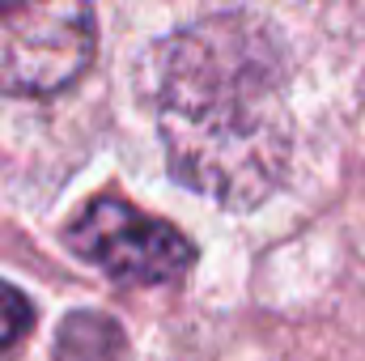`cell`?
<instances>
[{
	"label": "cell",
	"mask_w": 365,
	"mask_h": 361,
	"mask_svg": "<svg viewBox=\"0 0 365 361\" xmlns=\"http://www.w3.org/2000/svg\"><path fill=\"white\" fill-rule=\"evenodd\" d=\"M153 111L170 175L225 208L264 204L289 171V73L272 30L251 17L170 34L153 56Z\"/></svg>",
	"instance_id": "cell-1"
},
{
	"label": "cell",
	"mask_w": 365,
	"mask_h": 361,
	"mask_svg": "<svg viewBox=\"0 0 365 361\" xmlns=\"http://www.w3.org/2000/svg\"><path fill=\"white\" fill-rule=\"evenodd\" d=\"M90 0H0V93L47 98L68 90L93 60Z\"/></svg>",
	"instance_id": "cell-2"
},
{
	"label": "cell",
	"mask_w": 365,
	"mask_h": 361,
	"mask_svg": "<svg viewBox=\"0 0 365 361\" xmlns=\"http://www.w3.org/2000/svg\"><path fill=\"white\" fill-rule=\"evenodd\" d=\"M73 255L123 285H170L191 268L195 247L170 221H158L115 195H102L64 230Z\"/></svg>",
	"instance_id": "cell-3"
},
{
	"label": "cell",
	"mask_w": 365,
	"mask_h": 361,
	"mask_svg": "<svg viewBox=\"0 0 365 361\" xmlns=\"http://www.w3.org/2000/svg\"><path fill=\"white\" fill-rule=\"evenodd\" d=\"M30 323H34V306H30V298H26L21 289H13V285L0 280V349L17 345V340L30 332Z\"/></svg>",
	"instance_id": "cell-4"
}]
</instances>
